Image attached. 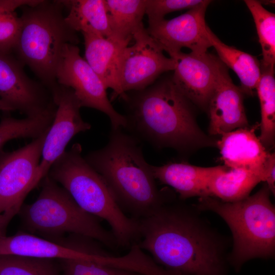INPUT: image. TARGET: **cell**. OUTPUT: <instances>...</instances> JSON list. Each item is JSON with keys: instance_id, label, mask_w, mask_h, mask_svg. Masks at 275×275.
Listing matches in <instances>:
<instances>
[{"instance_id": "obj_21", "label": "cell", "mask_w": 275, "mask_h": 275, "mask_svg": "<svg viewBox=\"0 0 275 275\" xmlns=\"http://www.w3.org/2000/svg\"><path fill=\"white\" fill-rule=\"evenodd\" d=\"M69 9L65 20L75 32L110 38L112 32L105 0L61 1Z\"/></svg>"}, {"instance_id": "obj_2", "label": "cell", "mask_w": 275, "mask_h": 275, "mask_svg": "<svg viewBox=\"0 0 275 275\" xmlns=\"http://www.w3.org/2000/svg\"><path fill=\"white\" fill-rule=\"evenodd\" d=\"M130 92L124 100L127 104L125 129L136 138L158 148L170 147L182 153L216 146L217 141L199 127L191 103L171 77L156 80L142 90Z\"/></svg>"}, {"instance_id": "obj_14", "label": "cell", "mask_w": 275, "mask_h": 275, "mask_svg": "<svg viewBox=\"0 0 275 275\" xmlns=\"http://www.w3.org/2000/svg\"><path fill=\"white\" fill-rule=\"evenodd\" d=\"M103 245L82 235L70 234L58 242L21 231L0 235V255H13L57 260L77 259L99 253Z\"/></svg>"}, {"instance_id": "obj_1", "label": "cell", "mask_w": 275, "mask_h": 275, "mask_svg": "<svg viewBox=\"0 0 275 275\" xmlns=\"http://www.w3.org/2000/svg\"><path fill=\"white\" fill-rule=\"evenodd\" d=\"M193 205L174 201L139 219L137 243L175 275H227L228 241Z\"/></svg>"}, {"instance_id": "obj_17", "label": "cell", "mask_w": 275, "mask_h": 275, "mask_svg": "<svg viewBox=\"0 0 275 275\" xmlns=\"http://www.w3.org/2000/svg\"><path fill=\"white\" fill-rule=\"evenodd\" d=\"M258 126L257 124L224 133L217 141L216 146L226 167L251 171L265 182V169L270 153L255 134Z\"/></svg>"}, {"instance_id": "obj_11", "label": "cell", "mask_w": 275, "mask_h": 275, "mask_svg": "<svg viewBox=\"0 0 275 275\" xmlns=\"http://www.w3.org/2000/svg\"><path fill=\"white\" fill-rule=\"evenodd\" d=\"M23 65L10 54L0 53L1 111H18L26 117H32L55 107L50 90L30 78Z\"/></svg>"}, {"instance_id": "obj_32", "label": "cell", "mask_w": 275, "mask_h": 275, "mask_svg": "<svg viewBox=\"0 0 275 275\" xmlns=\"http://www.w3.org/2000/svg\"><path fill=\"white\" fill-rule=\"evenodd\" d=\"M138 275H143V274L141 273H139Z\"/></svg>"}, {"instance_id": "obj_18", "label": "cell", "mask_w": 275, "mask_h": 275, "mask_svg": "<svg viewBox=\"0 0 275 275\" xmlns=\"http://www.w3.org/2000/svg\"><path fill=\"white\" fill-rule=\"evenodd\" d=\"M84 39L85 60L98 75L105 88L113 90L111 100L117 97L123 100L126 93L123 92L119 80L120 58L129 42L114 38H103L91 33H82Z\"/></svg>"}, {"instance_id": "obj_28", "label": "cell", "mask_w": 275, "mask_h": 275, "mask_svg": "<svg viewBox=\"0 0 275 275\" xmlns=\"http://www.w3.org/2000/svg\"><path fill=\"white\" fill-rule=\"evenodd\" d=\"M57 260L1 255L0 275H61Z\"/></svg>"}, {"instance_id": "obj_9", "label": "cell", "mask_w": 275, "mask_h": 275, "mask_svg": "<svg viewBox=\"0 0 275 275\" xmlns=\"http://www.w3.org/2000/svg\"><path fill=\"white\" fill-rule=\"evenodd\" d=\"M56 80L58 84L73 90L81 107L94 108L106 114L112 129L125 128V115L114 109L103 82L81 57L76 45H65L57 67Z\"/></svg>"}, {"instance_id": "obj_24", "label": "cell", "mask_w": 275, "mask_h": 275, "mask_svg": "<svg viewBox=\"0 0 275 275\" xmlns=\"http://www.w3.org/2000/svg\"><path fill=\"white\" fill-rule=\"evenodd\" d=\"M274 67H261V76L256 88L261 108V133L259 137L266 148L272 147L275 135Z\"/></svg>"}, {"instance_id": "obj_31", "label": "cell", "mask_w": 275, "mask_h": 275, "mask_svg": "<svg viewBox=\"0 0 275 275\" xmlns=\"http://www.w3.org/2000/svg\"><path fill=\"white\" fill-rule=\"evenodd\" d=\"M265 183L268 186L272 195L275 193V155L270 153L266 167Z\"/></svg>"}, {"instance_id": "obj_19", "label": "cell", "mask_w": 275, "mask_h": 275, "mask_svg": "<svg viewBox=\"0 0 275 275\" xmlns=\"http://www.w3.org/2000/svg\"><path fill=\"white\" fill-rule=\"evenodd\" d=\"M225 166L201 167L186 162H169L151 166L155 179L173 188L183 200L189 198L209 197L208 184L212 176Z\"/></svg>"}, {"instance_id": "obj_5", "label": "cell", "mask_w": 275, "mask_h": 275, "mask_svg": "<svg viewBox=\"0 0 275 275\" xmlns=\"http://www.w3.org/2000/svg\"><path fill=\"white\" fill-rule=\"evenodd\" d=\"M81 153L80 144H74L52 164L47 175L83 210L108 223L118 246L137 243L140 239L138 221L122 210L103 178Z\"/></svg>"}, {"instance_id": "obj_25", "label": "cell", "mask_w": 275, "mask_h": 275, "mask_svg": "<svg viewBox=\"0 0 275 275\" xmlns=\"http://www.w3.org/2000/svg\"><path fill=\"white\" fill-rule=\"evenodd\" d=\"M57 107L40 115L16 119L4 117L0 122V151L7 142L15 139L38 138L49 128Z\"/></svg>"}, {"instance_id": "obj_22", "label": "cell", "mask_w": 275, "mask_h": 275, "mask_svg": "<svg viewBox=\"0 0 275 275\" xmlns=\"http://www.w3.org/2000/svg\"><path fill=\"white\" fill-rule=\"evenodd\" d=\"M263 182L258 175L242 169L224 167L214 174L208 184L209 197L228 202H236L250 196L252 189Z\"/></svg>"}, {"instance_id": "obj_23", "label": "cell", "mask_w": 275, "mask_h": 275, "mask_svg": "<svg viewBox=\"0 0 275 275\" xmlns=\"http://www.w3.org/2000/svg\"><path fill=\"white\" fill-rule=\"evenodd\" d=\"M111 37L130 42L133 35L144 27L146 0H105Z\"/></svg>"}, {"instance_id": "obj_15", "label": "cell", "mask_w": 275, "mask_h": 275, "mask_svg": "<svg viewBox=\"0 0 275 275\" xmlns=\"http://www.w3.org/2000/svg\"><path fill=\"white\" fill-rule=\"evenodd\" d=\"M171 58L176 66L172 80L191 103L207 110L215 85L219 60L207 53L179 52Z\"/></svg>"}, {"instance_id": "obj_4", "label": "cell", "mask_w": 275, "mask_h": 275, "mask_svg": "<svg viewBox=\"0 0 275 275\" xmlns=\"http://www.w3.org/2000/svg\"><path fill=\"white\" fill-rule=\"evenodd\" d=\"M271 193L265 183L255 194L228 202L211 197L200 198L194 206L221 216L232 234V249L228 261L239 271L248 261L273 258L275 253V208Z\"/></svg>"}, {"instance_id": "obj_8", "label": "cell", "mask_w": 275, "mask_h": 275, "mask_svg": "<svg viewBox=\"0 0 275 275\" xmlns=\"http://www.w3.org/2000/svg\"><path fill=\"white\" fill-rule=\"evenodd\" d=\"M48 130L23 147L0 151V235L18 214L28 195L39 184L37 173Z\"/></svg>"}, {"instance_id": "obj_29", "label": "cell", "mask_w": 275, "mask_h": 275, "mask_svg": "<svg viewBox=\"0 0 275 275\" xmlns=\"http://www.w3.org/2000/svg\"><path fill=\"white\" fill-rule=\"evenodd\" d=\"M40 0H0V53L10 54L15 47L21 26L15 10L20 7L33 6Z\"/></svg>"}, {"instance_id": "obj_6", "label": "cell", "mask_w": 275, "mask_h": 275, "mask_svg": "<svg viewBox=\"0 0 275 275\" xmlns=\"http://www.w3.org/2000/svg\"><path fill=\"white\" fill-rule=\"evenodd\" d=\"M60 1H42L24 6L21 26L14 50L49 90L58 85L56 71L65 45H76V32L66 23ZM13 50V51H14Z\"/></svg>"}, {"instance_id": "obj_27", "label": "cell", "mask_w": 275, "mask_h": 275, "mask_svg": "<svg viewBox=\"0 0 275 275\" xmlns=\"http://www.w3.org/2000/svg\"><path fill=\"white\" fill-rule=\"evenodd\" d=\"M111 257L104 249L85 257L58 260L61 275H138L139 273L122 267L109 264Z\"/></svg>"}, {"instance_id": "obj_16", "label": "cell", "mask_w": 275, "mask_h": 275, "mask_svg": "<svg viewBox=\"0 0 275 275\" xmlns=\"http://www.w3.org/2000/svg\"><path fill=\"white\" fill-rule=\"evenodd\" d=\"M207 111L210 135H222L249 126L243 104V93L233 83L227 67L220 60L215 85Z\"/></svg>"}, {"instance_id": "obj_12", "label": "cell", "mask_w": 275, "mask_h": 275, "mask_svg": "<svg viewBox=\"0 0 275 275\" xmlns=\"http://www.w3.org/2000/svg\"><path fill=\"white\" fill-rule=\"evenodd\" d=\"M50 91L57 108L42 148L37 173L39 183L65 152L73 137L90 129L91 127L82 119L80 114L81 105L71 89L58 84Z\"/></svg>"}, {"instance_id": "obj_7", "label": "cell", "mask_w": 275, "mask_h": 275, "mask_svg": "<svg viewBox=\"0 0 275 275\" xmlns=\"http://www.w3.org/2000/svg\"><path fill=\"white\" fill-rule=\"evenodd\" d=\"M35 202L23 205L18 214L22 229L33 235L58 242L67 234L93 238L104 246H118L111 232L98 218L83 210L62 186L47 175Z\"/></svg>"}, {"instance_id": "obj_33", "label": "cell", "mask_w": 275, "mask_h": 275, "mask_svg": "<svg viewBox=\"0 0 275 275\" xmlns=\"http://www.w3.org/2000/svg\"><path fill=\"white\" fill-rule=\"evenodd\" d=\"M0 110H1V103H0Z\"/></svg>"}, {"instance_id": "obj_13", "label": "cell", "mask_w": 275, "mask_h": 275, "mask_svg": "<svg viewBox=\"0 0 275 275\" xmlns=\"http://www.w3.org/2000/svg\"><path fill=\"white\" fill-rule=\"evenodd\" d=\"M211 2H205L171 19L149 22V35L171 58L184 47L193 52H206L212 45L207 37L205 15Z\"/></svg>"}, {"instance_id": "obj_26", "label": "cell", "mask_w": 275, "mask_h": 275, "mask_svg": "<svg viewBox=\"0 0 275 275\" xmlns=\"http://www.w3.org/2000/svg\"><path fill=\"white\" fill-rule=\"evenodd\" d=\"M244 3L253 16L262 48L261 68L274 67L275 15L266 10L262 3L256 0H245Z\"/></svg>"}, {"instance_id": "obj_30", "label": "cell", "mask_w": 275, "mask_h": 275, "mask_svg": "<svg viewBox=\"0 0 275 275\" xmlns=\"http://www.w3.org/2000/svg\"><path fill=\"white\" fill-rule=\"evenodd\" d=\"M206 0H146V12L148 22L164 19L169 13L189 9L203 4Z\"/></svg>"}, {"instance_id": "obj_10", "label": "cell", "mask_w": 275, "mask_h": 275, "mask_svg": "<svg viewBox=\"0 0 275 275\" xmlns=\"http://www.w3.org/2000/svg\"><path fill=\"white\" fill-rule=\"evenodd\" d=\"M133 39L134 44L125 47L120 58L119 80L125 93L147 88L176 66L175 60L164 54L145 27L137 31Z\"/></svg>"}, {"instance_id": "obj_20", "label": "cell", "mask_w": 275, "mask_h": 275, "mask_svg": "<svg viewBox=\"0 0 275 275\" xmlns=\"http://www.w3.org/2000/svg\"><path fill=\"white\" fill-rule=\"evenodd\" d=\"M207 37L216 50L219 60L239 78L243 94L253 96L261 76L260 62L254 56L226 45L206 26Z\"/></svg>"}, {"instance_id": "obj_3", "label": "cell", "mask_w": 275, "mask_h": 275, "mask_svg": "<svg viewBox=\"0 0 275 275\" xmlns=\"http://www.w3.org/2000/svg\"><path fill=\"white\" fill-rule=\"evenodd\" d=\"M122 129H112L107 144L84 158L103 178L122 210L139 220L173 200L167 190L158 189L139 140Z\"/></svg>"}]
</instances>
